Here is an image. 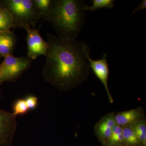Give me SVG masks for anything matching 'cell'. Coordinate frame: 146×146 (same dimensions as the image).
Instances as JSON below:
<instances>
[{
	"label": "cell",
	"mask_w": 146,
	"mask_h": 146,
	"mask_svg": "<svg viewBox=\"0 0 146 146\" xmlns=\"http://www.w3.org/2000/svg\"><path fill=\"white\" fill-rule=\"evenodd\" d=\"M48 48L42 69L45 80L60 91H70L90 74V47L85 42L46 34Z\"/></svg>",
	"instance_id": "1"
},
{
	"label": "cell",
	"mask_w": 146,
	"mask_h": 146,
	"mask_svg": "<svg viewBox=\"0 0 146 146\" xmlns=\"http://www.w3.org/2000/svg\"><path fill=\"white\" fill-rule=\"evenodd\" d=\"M86 5L82 0H52L46 21L52 26L57 36L76 40L86 23Z\"/></svg>",
	"instance_id": "2"
},
{
	"label": "cell",
	"mask_w": 146,
	"mask_h": 146,
	"mask_svg": "<svg viewBox=\"0 0 146 146\" xmlns=\"http://www.w3.org/2000/svg\"><path fill=\"white\" fill-rule=\"evenodd\" d=\"M0 5L8 11L13 17V30L27 27L35 28L42 18L33 0H1Z\"/></svg>",
	"instance_id": "3"
},
{
	"label": "cell",
	"mask_w": 146,
	"mask_h": 146,
	"mask_svg": "<svg viewBox=\"0 0 146 146\" xmlns=\"http://www.w3.org/2000/svg\"><path fill=\"white\" fill-rule=\"evenodd\" d=\"M31 64L32 60L27 56L16 57L13 54L5 57L0 64V85L5 82L16 81Z\"/></svg>",
	"instance_id": "4"
},
{
	"label": "cell",
	"mask_w": 146,
	"mask_h": 146,
	"mask_svg": "<svg viewBox=\"0 0 146 146\" xmlns=\"http://www.w3.org/2000/svg\"><path fill=\"white\" fill-rule=\"evenodd\" d=\"M27 33L28 57L35 60L39 56H46L48 44L41 36L39 31L35 28L27 27L25 28Z\"/></svg>",
	"instance_id": "5"
},
{
	"label": "cell",
	"mask_w": 146,
	"mask_h": 146,
	"mask_svg": "<svg viewBox=\"0 0 146 146\" xmlns=\"http://www.w3.org/2000/svg\"><path fill=\"white\" fill-rule=\"evenodd\" d=\"M16 116L0 109V146H10L17 129Z\"/></svg>",
	"instance_id": "6"
},
{
	"label": "cell",
	"mask_w": 146,
	"mask_h": 146,
	"mask_svg": "<svg viewBox=\"0 0 146 146\" xmlns=\"http://www.w3.org/2000/svg\"><path fill=\"white\" fill-rule=\"evenodd\" d=\"M88 60L90 68L103 84L106 90L109 101L111 103H112L113 100L110 94L108 86L109 67L107 60V55L104 54L101 58L98 60L92 59L90 55L88 56Z\"/></svg>",
	"instance_id": "7"
},
{
	"label": "cell",
	"mask_w": 146,
	"mask_h": 146,
	"mask_svg": "<svg viewBox=\"0 0 146 146\" xmlns=\"http://www.w3.org/2000/svg\"><path fill=\"white\" fill-rule=\"evenodd\" d=\"M115 114V112H110L105 115L97 123L94 127L96 136L105 146L111 136L113 128L116 125Z\"/></svg>",
	"instance_id": "8"
},
{
	"label": "cell",
	"mask_w": 146,
	"mask_h": 146,
	"mask_svg": "<svg viewBox=\"0 0 146 146\" xmlns=\"http://www.w3.org/2000/svg\"><path fill=\"white\" fill-rule=\"evenodd\" d=\"M144 112L141 107L118 112L115 114L116 125L121 127L129 126L140 120L144 119Z\"/></svg>",
	"instance_id": "9"
},
{
	"label": "cell",
	"mask_w": 146,
	"mask_h": 146,
	"mask_svg": "<svg viewBox=\"0 0 146 146\" xmlns=\"http://www.w3.org/2000/svg\"><path fill=\"white\" fill-rule=\"evenodd\" d=\"M16 43L17 37L13 31L0 32V57L13 54Z\"/></svg>",
	"instance_id": "10"
},
{
	"label": "cell",
	"mask_w": 146,
	"mask_h": 146,
	"mask_svg": "<svg viewBox=\"0 0 146 146\" xmlns=\"http://www.w3.org/2000/svg\"><path fill=\"white\" fill-rule=\"evenodd\" d=\"M13 27V20L10 13L0 5V32L10 31Z\"/></svg>",
	"instance_id": "11"
},
{
	"label": "cell",
	"mask_w": 146,
	"mask_h": 146,
	"mask_svg": "<svg viewBox=\"0 0 146 146\" xmlns=\"http://www.w3.org/2000/svg\"><path fill=\"white\" fill-rule=\"evenodd\" d=\"M133 129L140 145H146V123L145 119L138 121L129 126Z\"/></svg>",
	"instance_id": "12"
},
{
	"label": "cell",
	"mask_w": 146,
	"mask_h": 146,
	"mask_svg": "<svg viewBox=\"0 0 146 146\" xmlns=\"http://www.w3.org/2000/svg\"><path fill=\"white\" fill-rule=\"evenodd\" d=\"M125 145L123 135V127L116 125L105 146Z\"/></svg>",
	"instance_id": "13"
},
{
	"label": "cell",
	"mask_w": 146,
	"mask_h": 146,
	"mask_svg": "<svg viewBox=\"0 0 146 146\" xmlns=\"http://www.w3.org/2000/svg\"><path fill=\"white\" fill-rule=\"evenodd\" d=\"M92 5L90 6L85 5V11L94 12L95 11L101 9L107 8L111 9L114 7L115 1L114 0H92Z\"/></svg>",
	"instance_id": "14"
},
{
	"label": "cell",
	"mask_w": 146,
	"mask_h": 146,
	"mask_svg": "<svg viewBox=\"0 0 146 146\" xmlns=\"http://www.w3.org/2000/svg\"><path fill=\"white\" fill-rule=\"evenodd\" d=\"M123 127V135L126 146H138L140 145L136 134L129 126Z\"/></svg>",
	"instance_id": "15"
},
{
	"label": "cell",
	"mask_w": 146,
	"mask_h": 146,
	"mask_svg": "<svg viewBox=\"0 0 146 146\" xmlns=\"http://www.w3.org/2000/svg\"><path fill=\"white\" fill-rule=\"evenodd\" d=\"M41 18L46 21L49 15L52 0H33Z\"/></svg>",
	"instance_id": "16"
},
{
	"label": "cell",
	"mask_w": 146,
	"mask_h": 146,
	"mask_svg": "<svg viewBox=\"0 0 146 146\" xmlns=\"http://www.w3.org/2000/svg\"><path fill=\"white\" fill-rule=\"evenodd\" d=\"M25 99L17 100L13 106V114L15 116L25 115L29 111Z\"/></svg>",
	"instance_id": "17"
},
{
	"label": "cell",
	"mask_w": 146,
	"mask_h": 146,
	"mask_svg": "<svg viewBox=\"0 0 146 146\" xmlns=\"http://www.w3.org/2000/svg\"><path fill=\"white\" fill-rule=\"evenodd\" d=\"M25 100L29 110L35 109L37 107L38 98L35 96L31 95L27 96Z\"/></svg>",
	"instance_id": "18"
},
{
	"label": "cell",
	"mask_w": 146,
	"mask_h": 146,
	"mask_svg": "<svg viewBox=\"0 0 146 146\" xmlns=\"http://www.w3.org/2000/svg\"><path fill=\"white\" fill-rule=\"evenodd\" d=\"M146 9V0H143L141 3L138 6V7H136V9H134L132 11V13L133 14L136 13L139 11L144 10Z\"/></svg>",
	"instance_id": "19"
},
{
	"label": "cell",
	"mask_w": 146,
	"mask_h": 146,
	"mask_svg": "<svg viewBox=\"0 0 146 146\" xmlns=\"http://www.w3.org/2000/svg\"><path fill=\"white\" fill-rule=\"evenodd\" d=\"M115 146H126L125 145H117Z\"/></svg>",
	"instance_id": "20"
},
{
	"label": "cell",
	"mask_w": 146,
	"mask_h": 146,
	"mask_svg": "<svg viewBox=\"0 0 146 146\" xmlns=\"http://www.w3.org/2000/svg\"><path fill=\"white\" fill-rule=\"evenodd\" d=\"M1 90H0V98H1Z\"/></svg>",
	"instance_id": "21"
}]
</instances>
